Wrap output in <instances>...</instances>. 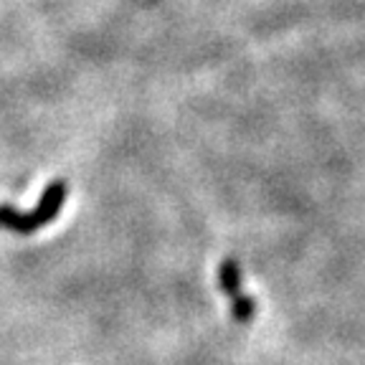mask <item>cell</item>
<instances>
[{"label": "cell", "mask_w": 365, "mask_h": 365, "mask_svg": "<svg viewBox=\"0 0 365 365\" xmlns=\"http://www.w3.org/2000/svg\"><path fill=\"white\" fill-rule=\"evenodd\" d=\"M63 200H66V182H48V188L43 190L34 213H21L13 205H0V228H8L16 234H34L36 228H43L61 213Z\"/></svg>", "instance_id": "6da1fadb"}, {"label": "cell", "mask_w": 365, "mask_h": 365, "mask_svg": "<svg viewBox=\"0 0 365 365\" xmlns=\"http://www.w3.org/2000/svg\"><path fill=\"white\" fill-rule=\"evenodd\" d=\"M218 287L228 299L244 294V279H241V267L236 259H223L218 267Z\"/></svg>", "instance_id": "7a4b0ae2"}, {"label": "cell", "mask_w": 365, "mask_h": 365, "mask_svg": "<svg viewBox=\"0 0 365 365\" xmlns=\"http://www.w3.org/2000/svg\"><path fill=\"white\" fill-rule=\"evenodd\" d=\"M231 314H234V319H236V322H241V325L251 322V319H254V314H257V302H254V297H249L244 292L241 297L231 299Z\"/></svg>", "instance_id": "3957f363"}]
</instances>
